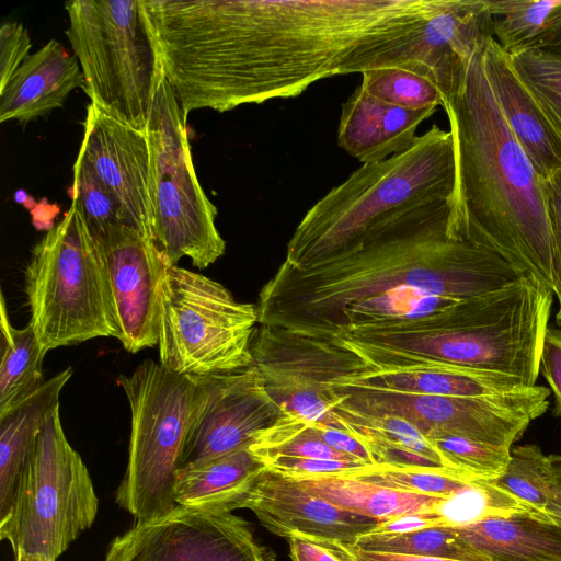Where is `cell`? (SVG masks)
Masks as SVG:
<instances>
[{
    "label": "cell",
    "instance_id": "cell-1",
    "mask_svg": "<svg viewBox=\"0 0 561 561\" xmlns=\"http://www.w3.org/2000/svg\"><path fill=\"white\" fill-rule=\"evenodd\" d=\"M425 0H145L183 113L301 94Z\"/></svg>",
    "mask_w": 561,
    "mask_h": 561
},
{
    "label": "cell",
    "instance_id": "cell-2",
    "mask_svg": "<svg viewBox=\"0 0 561 561\" xmlns=\"http://www.w3.org/2000/svg\"><path fill=\"white\" fill-rule=\"evenodd\" d=\"M448 218V201L416 206L307 270L283 262L259 294V325L310 335L346 305L393 288L466 299L527 274L483 247L450 237Z\"/></svg>",
    "mask_w": 561,
    "mask_h": 561
},
{
    "label": "cell",
    "instance_id": "cell-3",
    "mask_svg": "<svg viewBox=\"0 0 561 561\" xmlns=\"http://www.w3.org/2000/svg\"><path fill=\"white\" fill-rule=\"evenodd\" d=\"M485 44L442 104L455 151L448 234L499 254L552 289L547 181L502 115L484 72Z\"/></svg>",
    "mask_w": 561,
    "mask_h": 561
},
{
    "label": "cell",
    "instance_id": "cell-4",
    "mask_svg": "<svg viewBox=\"0 0 561 561\" xmlns=\"http://www.w3.org/2000/svg\"><path fill=\"white\" fill-rule=\"evenodd\" d=\"M553 291L527 273L497 290L460 300L419 331H350L343 340L374 367L437 362L520 378L540 373Z\"/></svg>",
    "mask_w": 561,
    "mask_h": 561
},
{
    "label": "cell",
    "instance_id": "cell-5",
    "mask_svg": "<svg viewBox=\"0 0 561 561\" xmlns=\"http://www.w3.org/2000/svg\"><path fill=\"white\" fill-rule=\"evenodd\" d=\"M454 186L451 133L433 125L410 149L363 164L320 198L296 227L284 262L297 270L317 265L397 213L449 202Z\"/></svg>",
    "mask_w": 561,
    "mask_h": 561
},
{
    "label": "cell",
    "instance_id": "cell-6",
    "mask_svg": "<svg viewBox=\"0 0 561 561\" xmlns=\"http://www.w3.org/2000/svg\"><path fill=\"white\" fill-rule=\"evenodd\" d=\"M130 409V435L125 474L116 503L137 522L172 511L174 486L183 455L208 399L207 377H188L144 360L130 375H119Z\"/></svg>",
    "mask_w": 561,
    "mask_h": 561
},
{
    "label": "cell",
    "instance_id": "cell-7",
    "mask_svg": "<svg viewBox=\"0 0 561 561\" xmlns=\"http://www.w3.org/2000/svg\"><path fill=\"white\" fill-rule=\"evenodd\" d=\"M65 10L91 103L146 131L164 71L144 0H72Z\"/></svg>",
    "mask_w": 561,
    "mask_h": 561
},
{
    "label": "cell",
    "instance_id": "cell-8",
    "mask_svg": "<svg viewBox=\"0 0 561 561\" xmlns=\"http://www.w3.org/2000/svg\"><path fill=\"white\" fill-rule=\"evenodd\" d=\"M25 291L28 324L47 352L95 337H118L102 255L73 202L34 247Z\"/></svg>",
    "mask_w": 561,
    "mask_h": 561
},
{
    "label": "cell",
    "instance_id": "cell-9",
    "mask_svg": "<svg viewBox=\"0 0 561 561\" xmlns=\"http://www.w3.org/2000/svg\"><path fill=\"white\" fill-rule=\"evenodd\" d=\"M186 118L164 78L146 128L151 242L168 266L186 256L195 267L205 268L224 255L226 242L215 224L217 208L196 176Z\"/></svg>",
    "mask_w": 561,
    "mask_h": 561
},
{
    "label": "cell",
    "instance_id": "cell-10",
    "mask_svg": "<svg viewBox=\"0 0 561 561\" xmlns=\"http://www.w3.org/2000/svg\"><path fill=\"white\" fill-rule=\"evenodd\" d=\"M89 470L66 438L59 407L48 415L22 472L0 538L14 554L56 561L95 520Z\"/></svg>",
    "mask_w": 561,
    "mask_h": 561
},
{
    "label": "cell",
    "instance_id": "cell-11",
    "mask_svg": "<svg viewBox=\"0 0 561 561\" xmlns=\"http://www.w3.org/2000/svg\"><path fill=\"white\" fill-rule=\"evenodd\" d=\"M256 306L237 301L220 283L165 267L160 285L159 363L188 377H209L253 364Z\"/></svg>",
    "mask_w": 561,
    "mask_h": 561
},
{
    "label": "cell",
    "instance_id": "cell-12",
    "mask_svg": "<svg viewBox=\"0 0 561 561\" xmlns=\"http://www.w3.org/2000/svg\"><path fill=\"white\" fill-rule=\"evenodd\" d=\"M327 388L334 398L333 413L401 417L428 439L457 435L510 448L548 410L551 394L537 385L485 397L405 393L341 382Z\"/></svg>",
    "mask_w": 561,
    "mask_h": 561
},
{
    "label": "cell",
    "instance_id": "cell-13",
    "mask_svg": "<svg viewBox=\"0 0 561 561\" xmlns=\"http://www.w3.org/2000/svg\"><path fill=\"white\" fill-rule=\"evenodd\" d=\"M490 37L489 0H426L401 22L364 41L345 58L339 75L404 68L433 80L444 99Z\"/></svg>",
    "mask_w": 561,
    "mask_h": 561
},
{
    "label": "cell",
    "instance_id": "cell-14",
    "mask_svg": "<svg viewBox=\"0 0 561 561\" xmlns=\"http://www.w3.org/2000/svg\"><path fill=\"white\" fill-rule=\"evenodd\" d=\"M253 363L268 394L294 415L344 430L327 386L354 370L357 354L334 335H306L259 325L251 343Z\"/></svg>",
    "mask_w": 561,
    "mask_h": 561
},
{
    "label": "cell",
    "instance_id": "cell-15",
    "mask_svg": "<svg viewBox=\"0 0 561 561\" xmlns=\"http://www.w3.org/2000/svg\"><path fill=\"white\" fill-rule=\"evenodd\" d=\"M104 561H275L232 512L176 505L112 540Z\"/></svg>",
    "mask_w": 561,
    "mask_h": 561
},
{
    "label": "cell",
    "instance_id": "cell-16",
    "mask_svg": "<svg viewBox=\"0 0 561 561\" xmlns=\"http://www.w3.org/2000/svg\"><path fill=\"white\" fill-rule=\"evenodd\" d=\"M94 238L105 268L117 340L130 353L154 347L167 265L151 241L130 227L112 225Z\"/></svg>",
    "mask_w": 561,
    "mask_h": 561
},
{
    "label": "cell",
    "instance_id": "cell-17",
    "mask_svg": "<svg viewBox=\"0 0 561 561\" xmlns=\"http://www.w3.org/2000/svg\"><path fill=\"white\" fill-rule=\"evenodd\" d=\"M207 381L208 399L187 440L182 468L251 445L285 413L254 363Z\"/></svg>",
    "mask_w": 561,
    "mask_h": 561
},
{
    "label": "cell",
    "instance_id": "cell-18",
    "mask_svg": "<svg viewBox=\"0 0 561 561\" xmlns=\"http://www.w3.org/2000/svg\"><path fill=\"white\" fill-rule=\"evenodd\" d=\"M76 160L117 201L128 227L151 241L150 153L146 131L116 119L90 102Z\"/></svg>",
    "mask_w": 561,
    "mask_h": 561
},
{
    "label": "cell",
    "instance_id": "cell-19",
    "mask_svg": "<svg viewBox=\"0 0 561 561\" xmlns=\"http://www.w3.org/2000/svg\"><path fill=\"white\" fill-rule=\"evenodd\" d=\"M241 508L252 511L267 530L286 539L300 534L353 545L379 524L333 505L294 478L267 468L245 495Z\"/></svg>",
    "mask_w": 561,
    "mask_h": 561
},
{
    "label": "cell",
    "instance_id": "cell-20",
    "mask_svg": "<svg viewBox=\"0 0 561 561\" xmlns=\"http://www.w3.org/2000/svg\"><path fill=\"white\" fill-rule=\"evenodd\" d=\"M482 60L505 122L537 173L548 181L561 170L560 136L494 37L488 39Z\"/></svg>",
    "mask_w": 561,
    "mask_h": 561
},
{
    "label": "cell",
    "instance_id": "cell-21",
    "mask_svg": "<svg viewBox=\"0 0 561 561\" xmlns=\"http://www.w3.org/2000/svg\"><path fill=\"white\" fill-rule=\"evenodd\" d=\"M436 108L408 110L391 105L358 85L342 104L337 145L363 164L386 160L415 144L419 126Z\"/></svg>",
    "mask_w": 561,
    "mask_h": 561
},
{
    "label": "cell",
    "instance_id": "cell-22",
    "mask_svg": "<svg viewBox=\"0 0 561 561\" xmlns=\"http://www.w3.org/2000/svg\"><path fill=\"white\" fill-rule=\"evenodd\" d=\"M333 382L447 397L495 396L528 387L516 376L459 365L417 362L394 367H374L363 358L352 375Z\"/></svg>",
    "mask_w": 561,
    "mask_h": 561
},
{
    "label": "cell",
    "instance_id": "cell-23",
    "mask_svg": "<svg viewBox=\"0 0 561 561\" xmlns=\"http://www.w3.org/2000/svg\"><path fill=\"white\" fill-rule=\"evenodd\" d=\"M84 79L79 61L62 44L50 39L27 56L0 91V122L28 123L62 106Z\"/></svg>",
    "mask_w": 561,
    "mask_h": 561
},
{
    "label": "cell",
    "instance_id": "cell-24",
    "mask_svg": "<svg viewBox=\"0 0 561 561\" xmlns=\"http://www.w3.org/2000/svg\"><path fill=\"white\" fill-rule=\"evenodd\" d=\"M450 527L483 561H561V526L547 513L524 511Z\"/></svg>",
    "mask_w": 561,
    "mask_h": 561
},
{
    "label": "cell",
    "instance_id": "cell-25",
    "mask_svg": "<svg viewBox=\"0 0 561 561\" xmlns=\"http://www.w3.org/2000/svg\"><path fill=\"white\" fill-rule=\"evenodd\" d=\"M71 375L72 368H66L0 415V520L11 511L27 459Z\"/></svg>",
    "mask_w": 561,
    "mask_h": 561
},
{
    "label": "cell",
    "instance_id": "cell-26",
    "mask_svg": "<svg viewBox=\"0 0 561 561\" xmlns=\"http://www.w3.org/2000/svg\"><path fill=\"white\" fill-rule=\"evenodd\" d=\"M264 461L249 446L179 470L174 500L176 505L232 512L242 502L259 477Z\"/></svg>",
    "mask_w": 561,
    "mask_h": 561
},
{
    "label": "cell",
    "instance_id": "cell-27",
    "mask_svg": "<svg viewBox=\"0 0 561 561\" xmlns=\"http://www.w3.org/2000/svg\"><path fill=\"white\" fill-rule=\"evenodd\" d=\"M334 415L367 448L374 465L449 469L438 449L407 420Z\"/></svg>",
    "mask_w": 561,
    "mask_h": 561
},
{
    "label": "cell",
    "instance_id": "cell-28",
    "mask_svg": "<svg viewBox=\"0 0 561 561\" xmlns=\"http://www.w3.org/2000/svg\"><path fill=\"white\" fill-rule=\"evenodd\" d=\"M493 37L508 55L561 56V0H489Z\"/></svg>",
    "mask_w": 561,
    "mask_h": 561
},
{
    "label": "cell",
    "instance_id": "cell-29",
    "mask_svg": "<svg viewBox=\"0 0 561 561\" xmlns=\"http://www.w3.org/2000/svg\"><path fill=\"white\" fill-rule=\"evenodd\" d=\"M295 480L327 502L379 523L407 514L437 511L447 499L388 489L343 474Z\"/></svg>",
    "mask_w": 561,
    "mask_h": 561
},
{
    "label": "cell",
    "instance_id": "cell-30",
    "mask_svg": "<svg viewBox=\"0 0 561 561\" xmlns=\"http://www.w3.org/2000/svg\"><path fill=\"white\" fill-rule=\"evenodd\" d=\"M0 415H3L46 381L43 378V364L47 351L30 324L23 329L12 325L3 293L0 298Z\"/></svg>",
    "mask_w": 561,
    "mask_h": 561
},
{
    "label": "cell",
    "instance_id": "cell-31",
    "mask_svg": "<svg viewBox=\"0 0 561 561\" xmlns=\"http://www.w3.org/2000/svg\"><path fill=\"white\" fill-rule=\"evenodd\" d=\"M250 448L263 461L276 456L356 461L329 446L321 438L317 423L287 411L261 432Z\"/></svg>",
    "mask_w": 561,
    "mask_h": 561
},
{
    "label": "cell",
    "instance_id": "cell-32",
    "mask_svg": "<svg viewBox=\"0 0 561 561\" xmlns=\"http://www.w3.org/2000/svg\"><path fill=\"white\" fill-rule=\"evenodd\" d=\"M353 545L365 551L483 561L460 545L450 526H433L399 534L371 530L358 537Z\"/></svg>",
    "mask_w": 561,
    "mask_h": 561
},
{
    "label": "cell",
    "instance_id": "cell-33",
    "mask_svg": "<svg viewBox=\"0 0 561 561\" xmlns=\"http://www.w3.org/2000/svg\"><path fill=\"white\" fill-rule=\"evenodd\" d=\"M490 481L526 506L545 513L553 485L548 456L539 446L514 447L505 472Z\"/></svg>",
    "mask_w": 561,
    "mask_h": 561
},
{
    "label": "cell",
    "instance_id": "cell-34",
    "mask_svg": "<svg viewBox=\"0 0 561 561\" xmlns=\"http://www.w3.org/2000/svg\"><path fill=\"white\" fill-rule=\"evenodd\" d=\"M343 476L402 492L438 497H450L471 482L463 474L449 469L386 465L366 466Z\"/></svg>",
    "mask_w": 561,
    "mask_h": 561
},
{
    "label": "cell",
    "instance_id": "cell-35",
    "mask_svg": "<svg viewBox=\"0 0 561 561\" xmlns=\"http://www.w3.org/2000/svg\"><path fill=\"white\" fill-rule=\"evenodd\" d=\"M360 85L373 96L408 110L437 107L443 95L436 83L415 71L398 68H378L362 73Z\"/></svg>",
    "mask_w": 561,
    "mask_h": 561
},
{
    "label": "cell",
    "instance_id": "cell-36",
    "mask_svg": "<svg viewBox=\"0 0 561 561\" xmlns=\"http://www.w3.org/2000/svg\"><path fill=\"white\" fill-rule=\"evenodd\" d=\"M536 511L505 493L488 480H474L447 497L437 513L447 526H461L490 517Z\"/></svg>",
    "mask_w": 561,
    "mask_h": 561
},
{
    "label": "cell",
    "instance_id": "cell-37",
    "mask_svg": "<svg viewBox=\"0 0 561 561\" xmlns=\"http://www.w3.org/2000/svg\"><path fill=\"white\" fill-rule=\"evenodd\" d=\"M428 440L438 449L449 469L472 481L502 476L511 459L512 448L468 437L443 435Z\"/></svg>",
    "mask_w": 561,
    "mask_h": 561
},
{
    "label": "cell",
    "instance_id": "cell-38",
    "mask_svg": "<svg viewBox=\"0 0 561 561\" xmlns=\"http://www.w3.org/2000/svg\"><path fill=\"white\" fill-rule=\"evenodd\" d=\"M510 58L561 138V56L525 51Z\"/></svg>",
    "mask_w": 561,
    "mask_h": 561
},
{
    "label": "cell",
    "instance_id": "cell-39",
    "mask_svg": "<svg viewBox=\"0 0 561 561\" xmlns=\"http://www.w3.org/2000/svg\"><path fill=\"white\" fill-rule=\"evenodd\" d=\"M72 202L80 208L93 237L112 225L128 227L126 217L113 195L79 161L73 164Z\"/></svg>",
    "mask_w": 561,
    "mask_h": 561
},
{
    "label": "cell",
    "instance_id": "cell-40",
    "mask_svg": "<svg viewBox=\"0 0 561 561\" xmlns=\"http://www.w3.org/2000/svg\"><path fill=\"white\" fill-rule=\"evenodd\" d=\"M267 469L290 478L347 474L368 465L357 461L276 456L264 460Z\"/></svg>",
    "mask_w": 561,
    "mask_h": 561
},
{
    "label": "cell",
    "instance_id": "cell-41",
    "mask_svg": "<svg viewBox=\"0 0 561 561\" xmlns=\"http://www.w3.org/2000/svg\"><path fill=\"white\" fill-rule=\"evenodd\" d=\"M31 38L20 22H5L0 27V91L30 55Z\"/></svg>",
    "mask_w": 561,
    "mask_h": 561
},
{
    "label": "cell",
    "instance_id": "cell-42",
    "mask_svg": "<svg viewBox=\"0 0 561 561\" xmlns=\"http://www.w3.org/2000/svg\"><path fill=\"white\" fill-rule=\"evenodd\" d=\"M547 185L552 237V290L559 304L556 323L561 327V170L547 181Z\"/></svg>",
    "mask_w": 561,
    "mask_h": 561
},
{
    "label": "cell",
    "instance_id": "cell-43",
    "mask_svg": "<svg viewBox=\"0 0 561 561\" xmlns=\"http://www.w3.org/2000/svg\"><path fill=\"white\" fill-rule=\"evenodd\" d=\"M540 371L554 399L553 414L561 419V330L547 329L540 358Z\"/></svg>",
    "mask_w": 561,
    "mask_h": 561
},
{
    "label": "cell",
    "instance_id": "cell-44",
    "mask_svg": "<svg viewBox=\"0 0 561 561\" xmlns=\"http://www.w3.org/2000/svg\"><path fill=\"white\" fill-rule=\"evenodd\" d=\"M320 540L344 561H459L437 557L365 551L354 545L342 541Z\"/></svg>",
    "mask_w": 561,
    "mask_h": 561
},
{
    "label": "cell",
    "instance_id": "cell-45",
    "mask_svg": "<svg viewBox=\"0 0 561 561\" xmlns=\"http://www.w3.org/2000/svg\"><path fill=\"white\" fill-rule=\"evenodd\" d=\"M317 426L321 438L333 449L356 461L374 466L367 448L350 432L318 423Z\"/></svg>",
    "mask_w": 561,
    "mask_h": 561
},
{
    "label": "cell",
    "instance_id": "cell-46",
    "mask_svg": "<svg viewBox=\"0 0 561 561\" xmlns=\"http://www.w3.org/2000/svg\"><path fill=\"white\" fill-rule=\"evenodd\" d=\"M287 540L291 561H344L318 538L294 534Z\"/></svg>",
    "mask_w": 561,
    "mask_h": 561
},
{
    "label": "cell",
    "instance_id": "cell-47",
    "mask_svg": "<svg viewBox=\"0 0 561 561\" xmlns=\"http://www.w3.org/2000/svg\"><path fill=\"white\" fill-rule=\"evenodd\" d=\"M433 526H447L437 511L428 513L407 514L387 519L380 522L374 530L386 534H399L415 531Z\"/></svg>",
    "mask_w": 561,
    "mask_h": 561
},
{
    "label": "cell",
    "instance_id": "cell-48",
    "mask_svg": "<svg viewBox=\"0 0 561 561\" xmlns=\"http://www.w3.org/2000/svg\"><path fill=\"white\" fill-rule=\"evenodd\" d=\"M559 512L561 513V488L557 486L553 482L550 502L547 505L545 513Z\"/></svg>",
    "mask_w": 561,
    "mask_h": 561
},
{
    "label": "cell",
    "instance_id": "cell-49",
    "mask_svg": "<svg viewBox=\"0 0 561 561\" xmlns=\"http://www.w3.org/2000/svg\"><path fill=\"white\" fill-rule=\"evenodd\" d=\"M548 458L553 482L557 486L561 488V455H549Z\"/></svg>",
    "mask_w": 561,
    "mask_h": 561
},
{
    "label": "cell",
    "instance_id": "cell-50",
    "mask_svg": "<svg viewBox=\"0 0 561 561\" xmlns=\"http://www.w3.org/2000/svg\"><path fill=\"white\" fill-rule=\"evenodd\" d=\"M15 561H49V560H46V559H43L39 557H32V556L19 553L15 556Z\"/></svg>",
    "mask_w": 561,
    "mask_h": 561
},
{
    "label": "cell",
    "instance_id": "cell-51",
    "mask_svg": "<svg viewBox=\"0 0 561 561\" xmlns=\"http://www.w3.org/2000/svg\"><path fill=\"white\" fill-rule=\"evenodd\" d=\"M551 519H553L557 524H559L561 526V513L559 512H552V513H547Z\"/></svg>",
    "mask_w": 561,
    "mask_h": 561
}]
</instances>
